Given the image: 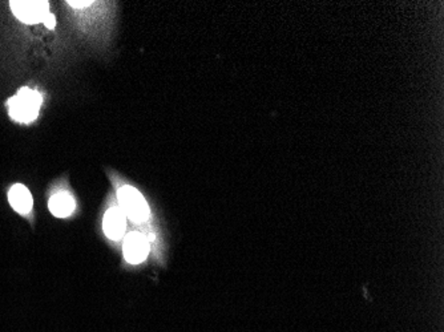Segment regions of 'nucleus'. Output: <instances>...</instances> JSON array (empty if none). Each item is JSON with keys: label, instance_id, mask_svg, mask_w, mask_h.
Segmentation results:
<instances>
[{"label": "nucleus", "instance_id": "obj_1", "mask_svg": "<svg viewBox=\"0 0 444 332\" xmlns=\"http://www.w3.org/2000/svg\"><path fill=\"white\" fill-rule=\"evenodd\" d=\"M43 99L41 93L23 88L10 100V115L20 122H31L38 117Z\"/></svg>", "mask_w": 444, "mask_h": 332}, {"label": "nucleus", "instance_id": "obj_2", "mask_svg": "<svg viewBox=\"0 0 444 332\" xmlns=\"http://www.w3.org/2000/svg\"><path fill=\"white\" fill-rule=\"evenodd\" d=\"M117 199L125 217L132 222L141 224L149 218V206L143 194L132 186L124 185L117 189Z\"/></svg>", "mask_w": 444, "mask_h": 332}, {"label": "nucleus", "instance_id": "obj_3", "mask_svg": "<svg viewBox=\"0 0 444 332\" xmlns=\"http://www.w3.org/2000/svg\"><path fill=\"white\" fill-rule=\"evenodd\" d=\"M11 10L15 13V16L27 23V24H36L44 22V19L48 15V1H41V0H22L17 1L14 0L10 3Z\"/></svg>", "mask_w": 444, "mask_h": 332}, {"label": "nucleus", "instance_id": "obj_4", "mask_svg": "<svg viewBox=\"0 0 444 332\" xmlns=\"http://www.w3.org/2000/svg\"><path fill=\"white\" fill-rule=\"evenodd\" d=\"M149 254V240L140 233H131L124 240V257L129 264H141Z\"/></svg>", "mask_w": 444, "mask_h": 332}, {"label": "nucleus", "instance_id": "obj_5", "mask_svg": "<svg viewBox=\"0 0 444 332\" xmlns=\"http://www.w3.org/2000/svg\"><path fill=\"white\" fill-rule=\"evenodd\" d=\"M127 226V217L119 206H112L104 215V231L113 240L122 238Z\"/></svg>", "mask_w": 444, "mask_h": 332}, {"label": "nucleus", "instance_id": "obj_6", "mask_svg": "<svg viewBox=\"0 0 444 332\" xmlns=\"http://www.w3.org/2000/svg\"><path fill=\"white\" fill-rule=\"evenodd\" d=\"M8 199L15 212L28 214L32 209L34 199L27 187L24 185H15L8 193Z\"/></svg>", "mask_w": 444, "mask_h": 332}, {"label": "nucleus", "instance_id": "obj_7", "mask_svg": "<svg viewBox=\"0 0 444 332\" xmlns=\"http://www.w3.org/2000/svg\"><path fill=\"white\" fill-rule=\"evenodd\" d=\"M50 210L55 217L64 218L75 210V199L68 193H57L50 199Z\"/></svg>", "mask_w": 444, "mask_h": 332}, {"label": "nucleus", "instance_id": "obj_8", "mask_svg": "<svg viewBox=\"0 0 444 332\" xmlns=\"http://www.w3.org/2000/svg\"><path fill=\"white\" fill-rule=\"evenodd\" d=\"M44 26L47 27V28H50V29H54L55 24H56V19H55L54 15H51V13H48L47 15V17L44 19Z\"/></svg>", "mask_w": 444, "mask_h": 332}, {"label": "nucleus", "instance_id": "obj_9", "mask_svg": "<svg viewBox=\"0 0 444 332\" xmlns=\"http://www.w3.org/2000/svg\"><path fill=\"white\" fill-rule=\"evenodd\" d=\"M68 4H71L72 7L79 8V7H85V6L91 4V1H68Z\"/></svg>", "mask_w": 444, "mask_h": 332}]
</instances>
